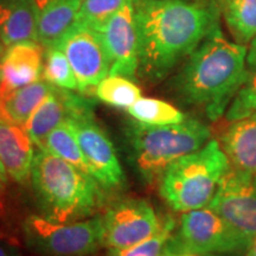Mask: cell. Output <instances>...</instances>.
<instances>
[{
  "label": "cell",
  "instance_id": "12",
  "mask_svg": "<svg viewBox=\"0 0 256 256\" xmlns=\"http://www.w3.org/2000/svg\"><path fill=\"white\" fill-rule=\"evenodd\" d=\"M98 32L110 63V75L133 80L139 69V37L133 0H128Z\"/></svg>",
  "mask_w": 256,
  "mask_h": 256
},
{
  "label": "cell",
  "instance_id": "28",
  "mask_svg": "<svg viewBox=\"0 0 256 256\" xmlns=\"http://www.w3.org/2000/svg\"><path fill=\"white\" fill-rule=\"evenodd\" d=\"M8 179L6 170L0 159V218L6 215L8 211Z\"/></svg>",
  "mask_w": 256,
  "mask_h": 256
},
{
  "label": "cell",
  "instance_id": "29",
  "mask_svg": "<svg viewBox=\"0 0 256 256\" xmlns=\"http://www.w3.org/2000/svg\"><path fill=\"white\" fill-rule=\"evenodd\" d=\"M174 235V234H172ZM162 256H212V255H208V254H200V252H196L188 250V249H185L180 246H178L174 240L170 238V241L168 242V246H166L165 252Z\"/></svg>",
  "mask_w": 256,
  "mask_h": 256
},
{
  "label": "cell",
  "instance_id": "21",
  "mask_svg": "<svg viewBox=\"0 0 256 256\" xmlns=\"http://www.w3.org/2000/svg\"><path fill=\"white\" fill-rule=\"evenodd\" d=\"M127 113L138 122L151 126H168L180 124L186 119L185 114L168 102L153 98H140L127 108Z\"/></svg>",
  "mask_w": 256,
  "mask_h": 256
},
{
  "label": "cell",
  "instance_id": "8",
  "mask_svg": "<svg viewBox=\"0 0 256 256\" xmlns=\"http://www.w3.org/2000/svg\"><path fill=\"white\" fill-rule=\"evenodd\" d=\"M208 206L232 226L248 248L256 236V177L230 166Z\"/></svg>",
  "mask_w": 256,
  "mask_h": 256
},
{
  "label": "cell",
  "instance_id": "13",
  "mask_svg": "<svg viewBox=\"0 0 256 256\" xmlns=\"http://www.w3.org/2000/svg\"><path fill=\"white\" fill-rule=\"evenodd\" d=\"M92 116H94L92 102L88 98L54 86L24 124V130L34 145L42 148L51 130L70 120Z\"/></svg>",
  "mask_w": 256,
  "mask_h": 256
},
{
  "label": "cell",
  "instance_id": "27",
  "mask_svg": "<svg viewBox=\"0 0 256 256\" xmlns=\"http://www.w3.org/2000/svg\"><path fill=\"white\" fill-rule=\"evenodd\" d=\"M127 2L128 0H82L76 23L98 31Z\"/></svg>",
  "mask_w": 256,
  "mask_h": 256
},
{
  "label": "cell",
  "instance_id": "11",
  "mask_svg": "<svg viewBox=\"0 0 256 256\" xmlns=\"http://www.w3.org/2000/svg\"><path fill=\"white\" fill-rule=\"evenodd\" d=\"M87 162L89 172L104 190L114 191L126 186V176L113 142L104 130L96 124L94 116L70 120Z\"/></svg>",
  "mask_w": 256,
  "mask_h": 256
},
{
  "label": "cell",
  "instance_id": "16",
  "mask_svg": "<svg viewBox=\"0 0 256 256\" xmlns=\"http://www.w3.org/2000/svg\"><path fill=\"white\" fill-rule=\"evenodd\" d=\"M34 151L23 126L0 119V159L12 182L19 185L30 183Z\"/></svg>",
  "mask_w": 256,
  "mask_h": 256
},
{
  "label": "cell",
  "instance_id": "17",
  "mask_svg": "<svg viewBox=\"0 0 256 256\" xmlns=\"http://www.w3.org/2000/svg\"><path fill=\"white\" fill-rule=\"evenodd\" d=\"M37 4V42L46 49L56 46L78 22L82 0H34Z\"/></svg>",
  "mask_w": 256,
  "mask_h": 256
},
{
  "label": "cell",
  "instance_id": "33",
  "mask_svg": "<svg viewBox=\"0 0 256 256\" xmlns=\"http://www.w3.org/2000/svg\"><path fill=\"white\" fill-rule=\"evenodd\" d=\"M220 2H226V0H220Z\"/></svg>",
  "mask_w": 256,
  "mask_h": 256
},
{
  "label": "cell",
  "instance_id": "1",
  "mask_svg": "<svg viewBox=\"0 0 256 256\" xmlns=\"http://www.w3.org/2000/svg\"><path fill=\"white\" fill-rule=\"evenodd\" d=\"M139 37L140 76L150 82L165 78L218 24L214 2L133 0Z\"/></svg>",
  "mask_w": 256,
  "mask_h": 256
},
{
  "label": "cell",
  "instance_id": "22",
  "mask_svg": "<svg viewBox=\"0 0 256 256\" xmlns=\"http://www.w3.org/2000/svg\"><path fill=\"white\" fill-rule=\"evenodd\" d=\"M42 148L46 150L48 152L52 153L58 158L68 162L69 164L90 174L87 162L78 145V138L75 136L72 127L68 122L60 124L51 130Z\"/></svg>",
  "mask_w": 256,
  "mask_h": 256
},
{
  "label": "cell",
  "instance_id": "32",
  "mask_svg": "<svg viewBox=\"0 0 256 256\" xmlns=\"http://www.w3.org/2000/svg\"><path fill=\"white\" fill-rule=\"evenodd\" d=\"M4 52H5V46L2 44V40H0V62H2V56H4Z\"/></svg>",
  "mask_w": 256,
  "mask_h": 256
},
{
  "label": "cell",
  "instance_id": "25",
  "mask_svg": "<svg viewBox=\"0 0 256 256\" xmlns=\"http://www.w3.org/2000/svg\"><path fill=\"white\" fill-rule=\"evenodd\" d=\"M43 78L55 87L78 90V80L66 54L57 46L46 49Z\"/></svg>",
  "mask_w": 256,
  "mask_h": 256
},
{
  "label": "cell",
  "instance_id": "7",
  "mask_svg": "<svg viewBox=\"0 0 256 256\" xmlns=\"http://www.w3.org/2000/svg\"><path fill=\"white\" fill-rule=\"evenodd\" d=\"M172 240L200 254H236L247 250L232 226L209 206L183 212Z\"/></svg>",
  "mask_w": 256,
  "mask_h": 256
},
{
  "label": "cell",
  "instance_id": "18",
  "mask_svg": "<svg viewBox=\"0 0 256 256\" xmlns=\"http://www.w3.org/2000/svg\"><path fill=\"white\" fill-rule=\"evenodd\" d=\"M38 16L34 0H0V40L5 48L19 42H37Z\"/></svg>",
  "mask_w": 256,
  "mask_h": 256
},
{
  "label": "cell",
  "instance_id": "19",
  "mask_svg": "<svg viewBox=\"0 0 256 256\" xmlns=\"http://www.w3.org/2000/svg\"><path fill=\"white\" fill-rule=\"evenodd\" d=\"M54 86L46 80L0 95V119L23 126Z\"/></svg>",
  "mask_w": 256,
  "mask_h": 256
},
{
  "label": "cell",
  "instance_id": "31",
  "mask_svg": "<svg viewBox=\"0 0 256 256\" xmlns=\"http://www.w3.org/2000/svg\"><path fill=\"white\" fill-rule=\"evenodd\" d=\"M244 256H256V236L252 240V242L249 243Z\"/></svg>",
  "mask_w": 256,
  "mask_h": 256
},
{
  "label": "cell",
  "instance_id": "30",
  "mask_svg": "<svg viewBox=\"0 0 256 256\" xmlns=\"http://www.w3.org/2000/svg\"><path fill=\"white\" fill-rule=\"evenodd\" d=\"M0 256H22L18 244L11 240H0Z\"/></svg>",
  "mask_w": 256,
  "mask_h": 256
},
{
  "label": "cell",
  "instance_id": "10",
  "mask_svg": "<svg viewBox=\"0 0 256 256\" xmlns=\"http://www.w3.org/2000/svg\"><path fill=\"white\" fill-rule=\"evenodd\" d=\"M66 54L78 80V92L89 94L110 75V63L100 34L76 23L56 46Z\"/></svg>",
  "mask_w": 256,
  "mask_h": 256
},
{
  "label": "cell",
  "instance_id": "24",
  "mask_svg": "<svg viewBox=\"0 0 256 256\" xmlns=\"http://www.w3.org/2000/svg\"><path fill=\"white\" fill-rule=\"evenodd\" d=\"M94 92L104 104L124 110L142 98V89L130 78L120 75H108L96 86Z\"/></svg>",
  "mask_w": 256,
  "mask_h": 256
},
{
  "label": "cell",
  "instance_id": "23",
  "mask_svg": "<svg viewBox=\"0 0 256 256\" xmlns=\"http://www.w3.org/2000/svg\"><path fill=\"white\" fill-rule=\"evenodd\" d=\"M256 113V38L248 46L246 78L226 113V120H235Z\"/></svg>",
  "mask_w": 256,
  "mask_h": 256
},
{
  "label": "cell",
  "instance_id": "3",
  "mask_svg": "<svg viewBox=\"0 0 256 256\" xmlns=\"http://www.w3.org/2000/svg\"><path fill=\"white\" fill-rule=\"evenodd\" d=\"M30 183L40 216L54 222L90 218L104 206V188L92 174L38 147Z\"/></svg>",
  "mask_w": 256,
  "mask_h": 256
},
{
  "label": "cell",
  "instance_id": "2",
  "mask_svg": "<svg viewBox=\"0 0 256 256\" xmlns=\"http://www.w3.org/2000/svg\"><path fill=\"white\" fill-rule=\"evenodd\" d=\"M247 52L244 44L226 40L217 25L188 57L172 88L184 104L220 120L244 82Z\"/></svg>",
  "mask_w": 256,
  "mask_h": 256
},
{
  "label": "cell",
  "instance_id": "15",
  "mask_svg": "<svg viewBox=\"0 0 256 256\" xmlns=\"http://www.w3.org/2000/svg\"><path fill=\"white\" fill-rule=\"evenodd\" d=\"M226 121L220 144L230 166L256 177V113Z\"/></svg>",
  "mask_w": 256,
  "mask_h": 256
},
{
  "label": "cell",
  "instance_id": "26",
  "mask_svg": "<svg viewBox=\"0 0 256 256\" xmlns=\"http://www.w3.org/2000/svg\"><path fill=\"white\" fill-rule=\"evenodd\" d=\"M176 222L168 217L162 222V226L152 238L124 249H112L107 256H162L168 242L174 232Z\"/></svg>",
  "mask_w": 256,
  "mask_h": 256
},
{
  "label": "cell",
  "instance_id": "14",
  "mask_svg": "<svg viewBox=\"0 0 256 256\" xmlns=\"http://www.w3.org/2000/svg\"><path fill=\"white\" fill-rule=\"evenodd\" d=\"M44 50L46 48L36 40L19 42L5 48L0 62V95L43 78Z\"/></svg>",
  "mask_w": 256,
  "mask_h": 256
},
{
  "label": "cell",
  "instance_id": "20",
  "mask_svg": "<svg viewBox=\"0 0 256 256\" xmlns=\"http://www.w3.org/2000/svg\"><path fill=\"white\" fill-rule=\"evenodd\" d=\"M224 19L238 43L246 46L256 38V0H226Z\"/></svg>",
  "mask_w": 256,
  "mask_h": 256
},
{
  "label": "cell",
  "instance_id": "5",
  "mask_svg": "<svg viewBox=\"0 0 256 256\" xmlns=\"http://www.w3.org/2000/svg\"><path fill=\"white\" fill-rule=\"evenodd\" d=\"M229 168L220 142L210 139L198 151L178 159L166 170L159 182L160 194L178 212L206 208Z\"/></svg>",
  "mask_w": 256,
  "mask_h": 256
},
{
  "label": "cell",
  "instance_id": "4",
  "mask_svg": "<svg viewBox=\"0 0 256 256\" xmlns=\"http://www.w3.org/2000/svg\"><path fill=\"white\" fill-rule=\"evenodd\" d=\"M126 136L132 165L140 179L152 185L178 159L198 151L211 138V130L197 119L168 126H151L138 121L127 124Z\"/></svg>",
  "mask_w": 256,
  "mask_h": 256
},
{
  "label": "cell",
  "instance_id": "9",
  "mask_svg": "<svg viewBox=\"0 0 256 256\" xmlns=\"http://www.w3.org/2000/svg\"><path fill=\"white\" fill-rule=\"evenodd\" d=\"M102 217V246L108 250L133 247L152 238L162 226L154 209L145 200L116 202Z\"/></svg>",
  "mask_w": 256,
  "mask_h": 256
},
{
  "label": "cell",
  "instance_id": "6",
  "mask_svg": "<svg viewBox=\"0 0 256 256\" xmlns=\"http://www.w3.org/2000/svg\"><path fill=\"white\" fill-rule=\"evenodd\" d=\"M25 243L40 256H90L102 246L104 217L58 223L40 215L28 216L23 223Z\"/></svg>",
  "mask_w": 256,
  "mask_h": 256
}]
</instances>
